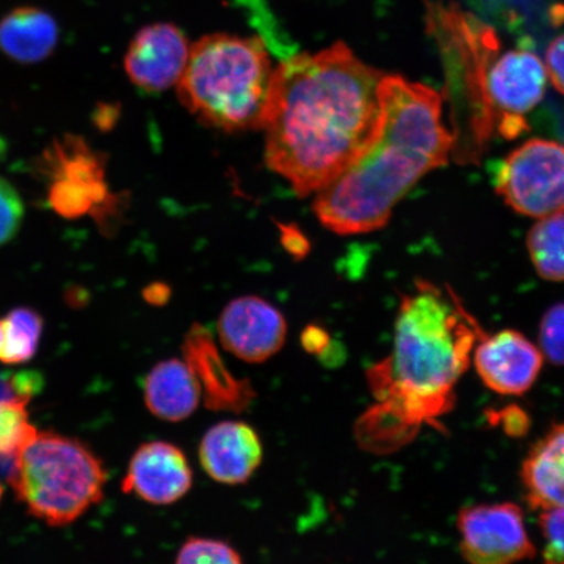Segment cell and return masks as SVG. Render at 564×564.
Masks as SVG:
<instances>
[{"instance_id": "cell-20", "label": "cell", "mask_w": 564, "mask_h": 564, "mask_svg": "<svg viewBox=\"0 0 564 564\" xmlns=\"http://www.w3.org/2000/svg\"><path fill=\"white\" fill-rule=\"evenodd\" d=\"M47 199L62 217L79 218L87 214H100L109 204L105 181L88 182L70 178L52 180Z\"/></svg>"}, {"instance_id": "cell-30", "label": "cell", "mask_w": 564, "mask_h": 564, "mask_svg": "<svg viewBox=\"0 0 564 564\" xmlns=\"http://www.w3.org/2000/svg\"><path fill=\"white\" fill-rule=\"evenodd\" d=\"M10 387L15 398L25 401H30L33 394L40 391L41 377L39 373L25 371L17 373L10 379Z\"/></svg>"}, {"instance_id": "cell-15", "label": "cell", "mask_w": 564, "mask_h": 564, "mask_svg": "<svg viewBox=\"0 0 564 564\" xmlns=\"http://www.w3.org/2000/svg\"><path fill=\"white\" fill-rule=\"evenodd\" d=\"M202 467L216 482L242 485L263 462L258 433L241 421H224L204 434L199 446Z\"/></svg>"}, {"instance_id": "cell-3", "label": "cell", "mask_w": 564, "mask_h": 564, "mask_svg": "<svg viewBox=\"0 0 564 564\" xmlns=\"http://www.w3.org/2000/svg\"><path fill=\"white\" fill-rule=\"evenodd\" d=\"M380 122L366 151L315 194L319 221L341 236L383 228L427 173L447 164L454 135L443 121L438 91L400 75H383Z\"/></svg>"}, {"instance_id": "cell-5", "label": "cell", "mask_w": 564, "mask_h": 564, "mask_svg": "<svg viewBox=\"0 0 564 564\" xmlns=\"http://www.w3.org/2000/svg\"><path fill=\"white\" fill-rule=\"evenodd\" d=\"M425 20L438 44L455 104V156L474 161L496 133L486 79L500 51L498 34L455 2H427Z\"/></svg>"}, {"instance_id": "cell-16", "label": "cell", "mask_w": 564, "mask_h": 564, "mask_svg": "<svg viewBox=\"0 0 564 564\" xmlns=\"http://www.w3.org/2000/svg\"><path fill=\"white\" fill-rule=\"evenodd\" d=\"M202 400L199 380L185 359H165L148 372L144 401L154 417L167 422L187 420Z\"/></svg>"}, {"instance_id": "cell-6", "label": "cell", "mask_w": 564, "mask_h": 564, "mask_svg": "<svg viewBox=\"0 0 564 564\" xmlns=\"http://www.w3.org/2000/svg\"><path fill=\"white\" fill-rule=\"evenodd\" d=\"M13 460L10 485L19 502L47 525L74 523L104 498V464L80 441L39 433Z\"/></svg>"}, {"instance_id": "cell-32", "label": "cell", "mask_w": 564, "mask_h": 564, "mask_svg": "<svg viewBox=\"0 0 564 564\" xmlns=\"http://www.w3.org/2000/svg\"><path fill=\"white\" fill-rule=\"evenodd\" d=\"M3 337H4V333H3V321H2V319H0V348H2Z\"/></svg>"}, {"instance_id": "cell-9", "label": "cell", "mask_w": 564, "mask_h": 564, "mask_svg": "<svg viewBox=\"0 0 564 564\" xmlns=\"http://www.w3.org/2000/svg\"><path fill=\"white\" fill-rule=\"evenodd\" d=\"M463 558L475 564L532 560L538 550L529 539L524 512L514 503L476 505L458 512Z\"/></svg>"}, {"instance_id": "cell-7", "label": "cell", "mask_w": 564, "mask_h": 564, "mask_svg": "<svg viewBox=\"0 0 564 564\" xmlns=\"http://www.w3.org/2000/svg\"><path fill=\"white\" fill-rule=\"evenodd\" d=\"M496 189L520 215L564 214V145L555 140H527L499 165Z\"/></svg>"}, {"instance_id": "cell-26", "label": "cell", "mask_w": 564, "mask_h": 564, "mask_svg": "<svg viewBox=\"0 0 564 564\" xmlns=\"http://www.w3.org/2000/svg\"><path fill=\"white\" fill-rule=\"evenodd\" d=\"M539 527L545 541L544 561L546 563H564V509L540 511Z\"/></svg>"}, {"instance_id": "cell-17", "label": "cell", "mask_w": 564, "mask_h": 564, "mask_svg": "<svg viewBox=\"0 0 564 564\" xmlns=\"http://www.w3.org/2000/svg\"><path fill=\"white\" fill-rule=\"evenodd\" d=\"M521 481L532 510L564 509V423L554 425L529 449Z\"/></svg>"}, {"instance_id": "cell-33", "label": "cell", "mask_w": 564, "mask_h": 564, "mask_svg": "<svg viewBox=\"0 0 564 564\" xmlns=\"http://www.w3.org/2000/svg\"><path fill=\"white\" fill-rule=\"evenodd\" d=\"M2 497H3V486L0 485V500H2Z\"/></svg>"}, {"instance_id": "cell-25", "label": "cell", "mask_w": 564, "mask_h": 564, "mask_svg": "<svg viewBox=\"0 0 564 564\" xmlns=\"http://www.w3.org/2000/svg\"><path fill=\"white\" fill-rule=\"evenodd\" d=\"M23 217V200L15 187L0 178V246L10 242L18 235Z\"/></svg>"}, {"instance_id": "cell-29", "label": "cell", "mask_w": 564, "mask_h": 564, "mask_svg": "<svg viewBox=\"0 0 564 564\" xmlns=\"http://www.w3.org/2000/svg\"><path fill=\"white\" fill-rule=\"evenodd\" d=\"M330 344H333V341H330L327 330L321 326H316V324L307 326L302 330L301 345L310 355L321 357L323 352L328 349Z\"/></svg>"}, {"instance_id": "cell-8", "label": "cell", "mask_w": 564, "mask_h": 564, "mask_svg": "<svg viewBox=\"0 0 564 564\" xmlns=\"http://www.w3.org/2000/svg\"><path fill=\"white\" fill-rule=\"evenodd\" d=\"M547 82L545 63L528 48L496 56L486 79V94L499 137L512 140L529 130L525 117L544 100Z\"/></svg>"}, {"instance_id": "cell-13", "label": "cell", "mask_w": 564, "mask_h": 564, "mask_svg": "<svg viewBox=\"0 0 564 564\" xmlns=\"http://www.w3.org/2000/svg\"><path fill=\"white\" fill-rule=\"evenodd\" d=\"M193 482L192 465L183 451L172 443L154 441L141 444L131 457L122 490L147 503L169 506L185 497Z\"/></svg>"}, {"instance_id": "cell-34", "label": "cell", "mask_w": 564, "mask_h": 564, "mask_svg": "<svg viewBox=\"0 0 564 564\" xmlns=\"http://www.w3.org/2000/svg\"><path fill=\"white\" fill-rule=\"evenodd\" d=\"M0 150H2V147H0Z\"/></svg>"}, {"instance_id": "cell-1", "label": "cell", "mask_w": 564, "mask_h": 564, "mask_svg": "<svg viewBox=\"0 0 564 564\" xmlns=\"http://www.w3.org/2000/svg\"><path fill=\"white\" fill-rule=\"evenodd\" d=\"M383 75L344 42L279 63L262 129L268 167L300 196L326 187L376 138Z\"/></svg>"}, {"instance_id": "cell-19", "label": "cell", "mask_w": 564, "mask_h": 564, "mask_svg": "<svg viewBox=\"0 0 564 564\" xmlns=\"http://www.w3.org/2000/svg\"><path fill=\"white\" fill-rule=\"evenodd\" d=\"M527 247L542 279L564 282V214L540 218L529 231Z\"/></svg>"}, {"instance_id": "cell-24", "label": "cell", "mask_w": 564, "mask_h": 564, "mask_svg": "<svg viewBox=\"0 0 564 564\" xmlns=\"http://www.w3.org/2000/svg\"><path fill=\"white\" fill-rule=\"evenodd\" d=\"M539 348L550 364L564 366V302L556 303L542 316Z\"/></svg>"}, {"instance_id": "cell-2", "label": "cell", "mask_w": 564, "mask_h": 564, "mask_svg": "<svg viewBox=\"0 0 564 564\" xmlns=\"http://www.w3.org/2000/svg\"><path fill=\"white\" fill-rule=\"evenodd\" d=\"M479 329L451 288L415 282L414 292L401 297L390 355L366 371L376 405L356 422L359 446L388 454L414 440L422 426L442 429Z\"/></svg>"}, {"instance_id": "cell-22", "label": "cell", "mask_w": 564, "mask_h": 564, "mask_svg": "<svg viewBox=\"0 0 564 564\" xmlns=\"http://www.w3.org/2000/svg\"><path fill=\"white\" fill-rule=\"evenodd\" d=\"M26 404L17 398L0 401V458L15 457L39 434Z\"/></svg>"}, {"instance_id": "cell-14", "label": "cell", "mask_w": 564, "mask_h": 564, "mask_svg": "<svg viewBox=\"0 0 564 564\" xmlns=\"http://www.w3.org/2000/svg\"><path fill=\"white\" fill-rule=\"evenodd\" d=\"M182 350L185 361L199 380L204 404L210 411L242 413L251 405L257 397L251 383L232 376L206 327L194 324Z\"/></svg>"}, {"instance_id": "cell-28", "label": "cell", "mask_w": 564, "mask_h": 564, "mask_svg": "<svg viewBox=\"0 0 564 564\" xmlns=\"http://www.w3.org/2000/svg\"><path fill=\"white\" fill-rule=\"evenodd\" d=\"M545 68L552 86L564 95V34L558 35L546 48Z\"/></svg>"}, {"instance_id": "cell-4", "label": "cell", "mask_w": 564, "mask_h": 564, "mask_svg": "<svg viewBox=\"0 0 564 564\" xmlns=\"http://www.w3.org/2000/svg\"><path fill=\"white\" fill-rule=\"evenodd\" d=\"M276 68L263 39L204 35L189 47L186 68L176 84L180 101L214 129L262 130Z\"/></svg>"}, {"instance_id": "cell-21", "label": "cell", "mask_w": 564, "mask_h": 564, "mask_svg": "<svg viewBox=\"0 0 564 564\" xmlns=\"http://www.w3.org/2000/svg\"><path fill=\"white\" fill-rule=\"evenodd\" d=\"M44 319L30 307H18L3 319V344L0 361L19 365L30 361L37 351Z\"/></svg>"}, {"instance_id": "cell-31", "label": "cell", "mask_w": 564, "mask_h": 564, "mask_svg": "<svg viewBox=\"0 0 564 564\" xmlns=\"http://www.w3.org/2000/svg\"><path fill=\"white\" fill-rule=\"evenodd\" d=\"M171 299V289L165 284H153L144 291V300L150 305L162 306Z\"/></svg>"}, {"instance_id": "cell-10", "label": "cell", "mask_w": 564, "mask_h": 564, "mask_svg": "<svg viewBox=\"0 0 564 564\" xmlns=\"http://www.w3.org/2000/svg\"><path fill=\"white\" fill-rule=\"evenodd\" d=\"M223 348L249 364L268 361L284 347L285 316L257 295H243L228 303L217 323Z\"/></svg>"}, {"instance_id": "cell-11", "label": "cell", "mask_w": 564, "mask_h": 564, "mask_svg": "<svg viewBox=\"0 0 564 564\" xmlns=\"http://www.w3.org/2000/svg\"><path fill=\"white\" fill-rule=\"evenodd\" d=\"M471 356L482 383L505 397H520L531 390L545 359L538 345L519 330L488 335L482 327Z\"/></svg>"}, {"instance_id": "cell-18", "label": "cell", "mask_w": 564, "mask_h": 564, "mask_svg": "<svg viewBox=\"0 0 564 564\" xmlns=\"http://www.w3.org/2000/svg\"><path fill=\"white\" fill-rule=\"evenodd\" d=\"M58 39V24L37 7H19L0 20V51L25 65L48 58Z\"/></svg>"}, {"instance_id": "cell-23", "label": "cell", "mask_w": 564, "mask_h": 564, "mask_svg": "<svg viewBox=\"0 0 564 564\" xmlns=\"http://www.w3.org/2000/svg\"><path fill=\"white\" fill-rule=\"evenodd\" d=\"M175 563L238 564L242 563V556L228 542L215 539L189 538L180 547L178 553H176Z\"/></svg>"}, {"instance_id": "cell-27", "label": "cell", "mask_w": 564, "mask_h": 564, "mask_svg": "<svg viewBox=\"0 0 564 564\" xmlns=\"http://www.w3.org/2000/svg\"><path fill=\"white\" fill-rule=\"evenodd\" d=\"M489 420L494 425L502 426L505 433L513 438L524 436L531 426L527 413L517 405L507 406L502 411H491Z\"/></svg>"}, {"instance_id": "cell-12", "label": "cell", "mask_w": 564, "mask_h": 564, "mask_svg": "<svg viewBox=\"0 0 564 564\" xmlns=\"http://www.w3.org/2000/svg\"><path fill=\"white\" fill-rule=\"evenodd\" d=\"M189 47L185 34L174 24L141 28L127 48L126 74L137 87L148 91L172 88L186 68Z\"/></svg>"}]
</instances>
